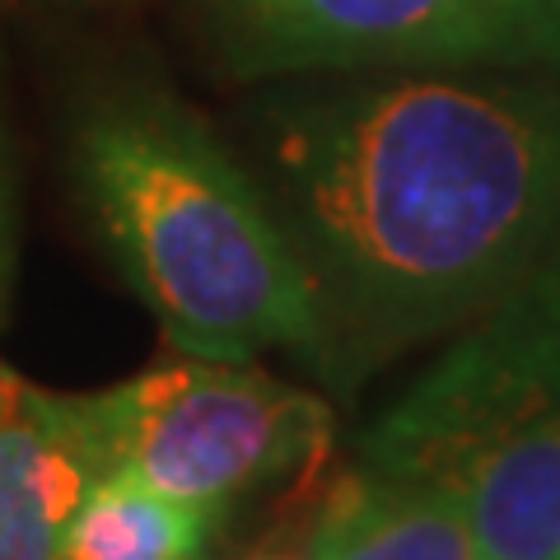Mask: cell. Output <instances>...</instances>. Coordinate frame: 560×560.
I'll return each mask as SVG.
<instances>
[{"instance_id": "obj_1", "label": "cell", "mask_w": 560, "mask_h": 560, "mask_svg": "<svg viewBox=\"0 0 560 560\" xmlns=\"http://www.w3.org/2000/svg\"><path fill=\"white\" fill-rule=\"evenodd\" d=\"M253 145L331 383L471 323L560 257V70L276 90Z\"/></svg>"}, {"instance_id": "obj_2", "label": "cell", "mask_w": 560, "mask_h": 560, "mask_svg": "<svg viewBox=\"0 0 560 560\" xmlns=\"http://www.w3.org/2000/svg\"><path fill=\"white\" fill-rule=\"evenodd\" d=\"M70 178L136 300L178 355L294 350L323 374L300 253L210 121L164 84H108L70 127Z\"/></svg>"}, {"instance_id": "obj_3", "label": "cell", "mask_w": 560, "mask_h": 560, "mask_svg": "<svg viewBox=\"0 0 560 560\" xmlns=\"http://www.w3.org/2000/svg\"><path fill=\"white\" fill-rule=\"evenodd\" d=\"M360 453L458 500L481 560H560V257L463 323Z\"/></svg>"}, {"instance_id": "obj_4", "label": "cell", "mask_w": 560, "mask_h": 560, "mask_svg": "<svg viewBox=\"0 0 560 560\" xmlns=\"http://www.w3.org/2000/svg\"><path fill=\"white\" fill-rule=\"evenodd\" d=\"M98 477L201 510L323 467L331 407L248 360L173 355L103 393H70Z\"/></svg>"}, {"instance_id": "obj_5", "label": "cell", "mask_w": 560, "mask_h": 560, "mask_svg": "<svg viewBox=\"0 0 560 560\" xmlns=\"http://www.w3.org/2000/svg\"><path fill=\"white\" fill-rule=\"evenodd\" d=\"M243 80L560 70V0H201Z\"/></svg>"}, {"instance_id": "obj_6", "label": "cell", "mask_w": 560, "mask_h": 560, "mask_svg": "<svg viewBox=\"0 0 560 560\" xmlns=\"http://www.w3.org/2000/svg\"><path fill=\"white\" fill-rule=\"evenodd\" d=\"M94 481L75 397L0 364V560H61L66 528Z\"/></svg>"}, {"instance_id": "obj_7", "label": "cell", "mask_w": 560, "mask_h": 560, "mask_svg": "<svg viewBox=\"0 0 560 560\" xmlns=\"http://www.w3.org/2000/svg\"><path fill=\"white\" fill-rule=\"evenodd\" d=\"M308 560H481L471 518L440 486L355 467L331 481Z\"/></svg>"}, {"instance_id": "obj_8", "label": "cell", "mask_w": 560, "mask_h": 560, "mask_svg": "<svg viewBox=\"0 0 560 560\" xmlns=\"http://www.w3.org/2000/svg\"><path fill=\"white\" fill-rule=\"evenodd\" d=\"M215 518L131 477H98L70 518L61 560H201Z\"/></svg>"}, {"instance_id": "obj_9", "label": "cell", "mask_w": 560, "mask_h": 560, "mask_svg": "<svg viewBox=\"0 0 560 560\" xmlns=\"http://www.w3.org/2000/svg\"><path fill=\"white\" fill-rule=\"evenodd\" d=\"M10 271H14V183H10L5 140H0V308H5Z\"/></svg>"}]
</instances>
